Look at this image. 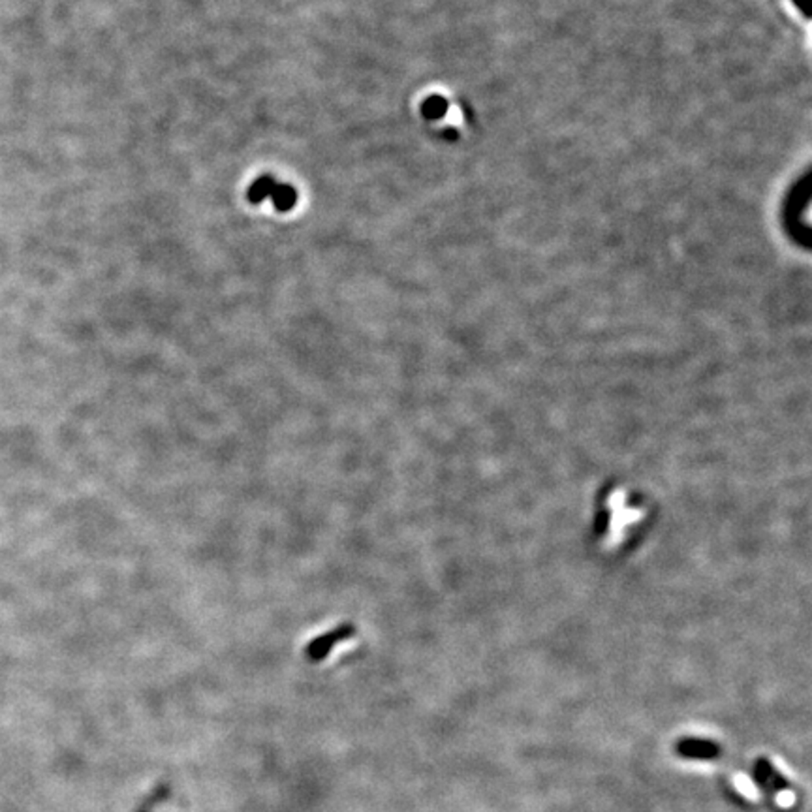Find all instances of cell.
<instances>
[{"instance_id": "obj_3", "label": "cell", "mask_w": 812, "mask_h": 812, "mask_svg": "<svg viewBox=\"0 0 812 812\" xmlns=\"http://www.w3.org/2000/svg\"><path fill=\"white\" fill-rule=\"evenodd\" d=\"M275 185H277V181L269 177V175H263V177H260V179L254 181L250 185V188H248V200L252 203H262L263 200H269Z\"/></svg>"}, {"instance_id": "obj_1", "label": "cell", "mask_w": 812, "mask_h": 812, "mask_svg": "<svg viewBox=\"0 0 812 812\" xmlns=\"http://www.w3.org/2000/svg\"><path fill=\"white\" fill-rule=\"evenodd\" d=\"M598 517L600 542L609 549H619L643 529L649 506L641 494H636L626 485H613L600 494Z\"/></svg>"}, {"instance_id": "obj_5", "label": "cell", "mask_w": 812, "mask_h": 812, "mask_svg": "<svg viewBox=\"0 0 812 812\" xmlns=\"http://www.w3.org/2000/svg\"><path fill=\"white\" fill-rule=\"evenodd\" d=\"M793 2H796L797 8L801 10L803 16L811 17V10H808V2H811V0H793Z\"/></svg>"}, {"instance_id": "obj_4", "label": "cell", "mask_w": 812, "mask_h": 812, "mask_svg": "<svg viewBox=\"0 0 812 812\" xmlns=\"http://www.w3.org/2000/svg\"><path fill=\"white\" fill-rule=\"evenodd\" d=\"M444 111H446V102H444L442 98H429L423 103V113L429 118L440 117V115H444Z\"/></svg>"}, {"instance_id": "obj_2", "label": "cell", "mask_w": 812, "mask_h": 812, "mask_svg": "<svg viewBox=\"0 0 812 812\" xmlns=\"http://www.w3.org/2000/svg\"><path fill=\"white\" fill-rule=\"evenodd\" d=\"M269 200L273 201V205L277 207V211L288 213L292 211L293 205L298 203V192L293 191L290 185L277 183L275 188H273L271 196H269Z\"/></svg>"}]
</instances>
